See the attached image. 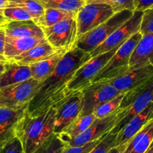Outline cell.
<instances>
[{
	"label": "cell",
	"mask_w": 153,
	"mask_h": 153,
	"mask_svg": "<svg viewBox=\"0 0 153 153\" xmlns=\"http://www.w3.org/2000/svg\"><path fill=\"white\" fill-rule=\"evenodd\" d=\"M91 59L90 53L77 48L69 50L54 71L41 83L28 107L29 116L42 114L67 98L66 88L69 81L76 70Z\"/></svg>",
	"instance_id": "obj_1"
},
{
	"label": "cell",
	"mask_w": 153,
	"mask_h": 153,
	"mask_svg": "<svg viewBox=\"0 0 153 153\" xmlns=\"http://www.w3.org/2000/svg\"><path fill=\"white\" fill-rule=\"evenodd\" d=\"M56 113L55 107L36 117H30L26 112L16 131L24 153H33L54 134Z\"/></svg>",
	"instance_id": "obj_2"
},
{
	"label": "cell",
	"mask_w": 153,
	"mask_h": 153,
	"mask_svg": "<svg viewBox=\"0 0 153 153\" xmlns=\"http://www.w3.org/2000/svg\"><path fill=\"white\" fill-rule=\"evenodd\" d=\"M153 102V78L126 93L119 108L117 122L112 129L118 133L125 126Z\"/></svg>",
	"instance_id": "obj_3"
},
{
	"label": "cell",
	"mask_w": 153,
	"mask_h": 153,
	"mask_svg": "<svg viewBox=\"0 0 153 153\" xmlns=\"http://www.w3.org/2000/svg\"><path fill=\"white\" fill-rule=\"evenodd\" d=\"M134 11L125 10L116 13L110 19L97 26L87 33L79 37L74 48L90 53L98 46L104 43L113 32L121 27L133 15Z\"/></svg>",
	"instance_id": "obj_4"
},
{
	"label": "cell",
	"mask_w": 153,
	"mask_h": 153,
	"mask_svg": "<svg viewBox=\"0 0 153 153\" xmlns=\"http://www.w3.org/2000/svg\"><path fill=\"white\" fill-rule=\"evenodd\" d=\"M142 36V34L138 32L126 41L100 71L92 83L111 80L127 73L129 69L131 56Z\"/></svg>",
	"instance_id": "obj_5"
},
{
	"label": "cell",
	"mask_w": 153,
	"mask_h": 153,
	"mask_svg": "<svg viewBox=\"0 0 153 153\" xmlns=\"http://www.w3.org/2000/svg\"><path fill=\"white\" fill-rule=\"evenodd\" d=\"M119 48H115L113 51L97 56L80 66L68 84L66 88V96L68 97L76 92H81L90 86L96 75L108 62Z\"/></svg>",
	"instance_id": "obj_6"
},
{
	"label": "cell",
	"mask_w": 153,
	"mask_h": 153,
	"mask_svg": "<svg viewBox=\"0 0 153 153\" xmlns=\"http://www.w3.org/2000/svg\"><path fill=\"white\" fill-rule=\"evenodd\" d=\"M41 83L32 77L23 83L0 89V107L13 109L28 107Z\"/></svg>",
	"instance_id": "obj_7"
},
{
	"label": "cell",
	"mask_w": 153,
	"mask_h": 153,
	"mask_svg": "<svg viewBox=\"0 0 153 153\" xmlns=\"http://www.w3.org/2000/svg\"><path fill=\"white\" fill-rule=\"evenodd\" d=\"M42 29L48 43L56 49H72L77 40L76 17L61 20L53 26Z\"/></svg>",
	"instance_id": "obj_8"
},
{
	"label": "cell",
	"mask_w": 153,
	"mask_h": 153,
	"mask_svg": "<svg viewBox=\"0 0 153 153\" xmlns=\"http://www.w3.org/2000/svg\"><path fill=\"white\" fill-rule=\"evenodd\" d=\"M116 13L108 5L86 3L76 15L77 38L105 22Z\"/></svg>",
	"instance_id": "obj_9"
},
{
	"label": "cell",
	"mask_w": 153,
	"mask_h": 153,
	"mask_svg": "<svg viewBox=\"0 0 153 153\" xmlns=\"http://www.w3.org/2000/svg\"><path fill=\"white\" fill-rule=\"evenodd\" d=\"M142 17L143 11H134L132 17L121 27L113 32L104 43L90 53L91 58L113 51L115 48H120L132 35L140 32Z\"/></svg>",
	"instance_id": "obj_10"
},
{
	"label": "cell",
	"mask_w": 153,
	"mask_h": 153,
	"mask_svg": "<svg viewBox=\"0 0 153 153\" xmlns=\"http://www.w3.org/2000/svg\"><path fill=\"white\" fill-rule=\"evenodd\" d=\"M81 92L83 102L80 117L92 114L97 107L121 93L107 80L92 83Z\"/></svg>",
	"instance_id": "obj_11"
},
{
	"label": "cell",
	"mask_w": 153,
	"mask_h": 153,
	"mask_svg": "<svg viewBox=\"0 0 153 153\" xmlns=\"http://www.w3.org/2000/svg\"><path fill=\"white\" fill-rule=\"evenodd\" d=\"M82 92H76L54 106L56 108L54 134H59L62 133L72 122L80 117L82 110Z\"/></svg>",
	"instance_id": "obj_12"
},
{
	"label": "cell",
	"mask_w": 153,
	"mask_h": 153,
	"mask_svg": "<svg viewBox=\"0 0 153 153\" xmlns=\"http://www.w3.org/2000/svg\"><path fill=\"white\" fill-rule=\"evenodd\" d=\"M119 110L102 119H95L82 134L70 140L66 144L71 146H80L103 137L114 128Z\"/></svg>",
	"instance_id": "obj_13"
},
{
	"label": "cell",
	"mask_w": 153,
	"mask_h": 153,
	"mask_svg": "<svg viewBox=\"0 0 153 153\" xmlns=\"http://www.w3.org/2000/svg\"><path fill=\"white\" fill-rule=\"evenodd\" d=\"M152 78H153V66L149 65L107 81L123 93L141 86Z\"/></svg>",
	"instance_id": "obj_14"
},
{
	"label": "cell",
	"mask_w": 153,
	"mask_h": 153,
	"mask_svg": "<svg viewBox=\"0 0 153 153\" xmlns=\"http://www.w3.org/2000/svg\"><path fill=\"white\" fill-rule=\"evenodd\" d=\"M28 107L8 108L0 107V141L7 142L16 137V131L21 122Z\"/></svg>",
	"instance_id": "obj_15"
},
{
	"label": "cell",
	"mask_w": 153,
	"mask_h": 153,
	"mask_svg": "<svg viewBox=\"0 0 153 153\" xmlns=\"http://www.w3.org/2000/svg\"><path fill=\"white\" fill-rule=\"evenodd\" d=\"M151 120H153V102L134 117L117 133L115 147L124 146L128 141L138 133Z\"/></svg>",
	"instance_id": "obj_16"
},
{
	"label": "cell",
	"mask_w": 153,
	"mask_h": 153,
	"mask_svg": "<svg viewBox=\"0 0 153 153\" xmlns=\"http://www.w3.org/2000/svg\"><path fill=\"white\" fill-rule=\"evenodd\" d=\"M150 65L153 66V32L143 35L129 62L128 71Z\"/></svg>",
	"instance_id": "obj_17"
},
{
	"label": "cell",
	"mask_w": 153,
	"mask_h": 153,
	"mask_svg": "<svg viewBox=\"0 0 153 153\" xmlns=\"http://www.w3.org/2000/svg\"><path fill=\"white\" fill-rule=\"evenodd\" d=\"M48 42L45 37H5L4 56L7 60L11 59L32 48Z\"/></svg>",
	"instance_id": "obj_18"
},
{
	"label": "cell",
	"mask_w": 153,
	"mask_h": 153,
	"mask_svg": "<svg viewBox=\"0 0 153 153\" xmlns=\"http://www.w3.org/2000/svg\"><path fill=\"white\" fill-rule=\"evenodd\" d=\"M30 78H32L30 66L7 60L5 64V70L0 76V89L23 83Z\"/></svg>",
	"instance_id": "obj_19"
},
{
	"label": "cell",
	"mask_w": 153,
	"mask_h": 153,
	"mask_svg": "<svg viewBox=\"0 0 153 153\" xmlns=\"http://www.w3.org/2000/svg\"><path fill=\"white\" fill-rule=\"evenodd\" d=\"M152 139L153 120H151L124 146L120 148L122 153H145Z\"/></svg>",
	"instance_id": "obj_20"
},
{
	"label": "cell",
	"mask_w": 153,
	"mask_h": 153,
	"mask_svg": "<svg viewBox=\"0 0 153 153\" xmlns=\"http://www.w3.org/2000/svg\"><path fill=\"white\" fill-rule=\"evenodd\" d=\"M5 35L11 38L20 37H45L43 30L33 20L8 21L2 26Z\"/></svg>",
	"instance_id": "obj_21"
},
{
	"label": "cell",
	"mask_w": 153,
	"mask_h": 153,
	"mask_svg": "<svg viewBox=\"0 0 153 153\" xmlns=\"http://www.w3.org/2000/svg\"><path fill=\"white\" fill-rule=\"evenodd\" d=\"M60 49H56L50 45L48 42H46V43L38 45L29 51L9 60L16 62L20 65H31L32 64L39 62L42 60L50 58L56 53Z\"/></svg>",
	"instance_id": "obj_22"
},
{
	"label": "cell",
	"mask_w": 153,
	"mask_h": 153,
	"mask_svg": "<svg viewBox=\"0 0 153 153\" xmlns=\"http://www.w3.org/2000/svg\"><path fill=\"white\" fill-rule=\"evenodd\" d=\"M68 51L69 50L67 49H60L56 53L50 58L29 65L32 78L41 83L45 81L54 71L60 60Z\"/></svg>",
	"instance_id": "obj_23"
},
{
	"label": "cell",
	"mask_w": 153,
	"mask_h": 153,
	"mask_svg": "<svg viewBox=\"0 0 153 153\" xmlns=\"http://www.w3.org/2000/svg\"><path fill=\"white\" fill-rule=\"evenodd\" d=\"M95 119L96 118L93 114L83 116V117H78L62 133L59 134V137L61 138L62 140L64 141L66 143L68 141L83 133L93 123Z\"/></svg>",
	"instance_id": "obj_24"
},
{
	"label": "cell",
	"mask_w": 153,
	"mask_h": 153,
	"mask_svg": "<svg viewBox=\"0 0 153 153\" xmlns=\"http://www.w3.org/2000/svg\"><path fill=\"white\" fill-rule=\"evenodd\" d=\"M76 15V13L67 12L54 8H45L43 15L38 18L33 19V20L41 28L49 27L61 20L71 17H75Z\"/></svg>",
	"instance_id": "obj_25"
},
{
	"label": "cell",
	"mask_w": 153,
	"mask_h": 153,
	"mask_svg": "<svg viewBox=\"0 0 153 153\" xmlns=\"http://www.w3.org/2000/svg\"><path fill=\"white\" fill-rule=\"evenodd\" d=\"M45 8H54L77 14L86 4V0H39Z\"/></svg>",
	"instance_id": "obj_26"
},
{
	"label": "cell",
	"mask_w": 153,
	"mask_h": 153,
	"mask_svg": "<svg viewBox=\"0 0 153 153\" xmlns=\"http://www.w3.org/2000/svg\"><path fill=\"white\" fill-rule=\"evenodd\" d=\"M8 7H20L27 11L33 19L42 17L45 8L39 0H8Z\"/></svg>",
	"instance_id": "obj_27"
},
{
	"label": "cell",
	"mask_w": 153,
	"mask_h": 153,
	"mask_svg": "<svg viewBox=\"0 0 153 153\" xmlns=\"http://www.w3.org/2000/svg\"><path fill=\"white\" fill-rule=\"evenodd\" d=\"M126 93V92L120 93V95L113 98V99L100 105L99 107H98L94 110L92 114L95 116L96 119H102L108 117L114 112L117 111L120 108V106Z\"/></svg>",
	"instance_id": "obj_28"
},
{
	"label": "cell",
	"mask_w": 153,
	"mask_h": 153,
	"mask_svg": "<svg viewBox=\"0 0 153 153\" xmlns=\"http://www.w3.org/2000/svg\"><path fill=\"white\" fill-rule=\"evenodd\" d=\"M67 144L56 134H53L33 153H62Z\"/></svg>",
	"instance_id": "obj_29"
},
{
	"label": "cell",
	"mask_w": 153,
	"mask_h": 153,
	"mask_svg": "<svg viewBox=\"0 0 153 153\" xmlns=\"http://www.w3.org/2000/svg\"><path fill=\"white\" fill-rule=\"evenodd\" d=\"M134 1L135 0H86V3H103L110 5L115 13L125 10L134 11Z\"/></svg>",
	"instance_id": "obj_30"
},
{
	"label": "cell",
	"mask_w": 153,
	"mask_h": 153,
	"mask_svg": "<svg viewBox=\"0 0 153 153\" xmlns=\"http://www.w3.org/2000/svg\"><path fill=\"white\" fill-rule=\"evenodd\" d=\"M117 134L112 131L104 135L99 143L91 150L89 153H108L111 149L115 147Z\"/></svg>",
	"instance_id": "obj_31"
},
{
	"label": "cell",
	"mask_w": 153,
	"mask_h": 153,
	"mask_svg": "<svg viewBox=\"0 0 153 153\" xmlns=\"http://www.w3.org/2000/svg\"><path fill=\"white\" fill-rule=\"evenodd\" d=\"M3 14L8 21H22L33 20L32 16L20 7H8L3 10Z\"/></svg>",
	"instance_id": "obj_32"
},
{
	"label": "cell",
	"mask_w": 153,
	"mask_h": 153,
	"mask_svg": "<svg viewBox=\"0 0 153 153\" xmlns=\"http://www.w3.org/2000/svg\"><path fill=\"white\" fill-rule=\"evenodd\" d=\"M140 32L143 35L153 32V7L143 12Z\"/></svg>",
	"instance_id": "obj_33"
},
{
	"label": "cell",
	"mask_w": 153,
	"mask_h": 153,
	"mask_svg": "<svg viewBox=\"0 0 153 153\" xmlns=\"http://www.w3.org/2000/svg\"><path fill=\"white\" fill-rule=\"evenodd\" d=\"M0 153H24V151L19 138L14 137L4 143Z\"/></svg>",
	"instance_id": "obj_34"
},
{
	"label": "cell",
	"mask_w": 153,
	"mask_h": 153,
	"mask_svg": "<svg viewBox=\"0 0 153 153\" xmlns=\"http://www.w3.org/2000/svg\"><path fill=\"white\" fill-rule=\"evenodd\" d=\"M101 139L102 137L83 146H71L66 145L62 153H89L91 150L101 141Z\"/></svg>",
	"instance_id": "obj_35"
},
{
	"label": "cell",
	"mask_w": 153,
	"mask_h": 153,
	"mask_svg": "<svg viewBox=\"0 0 153 153\" xmlns=\"http://www.w3.org/2000/svg\"><path fill=\"white\" fill-rule=\"evenodd\" d=\"M153 7V0H135L134 11H143Z\"/></svg>",
	"instance_id": "obj_36"
},
{
	"label": "cell",
	"mask_w": 153,
	"mask_h": 153,
	"mask_svg": "<svg viewBox=\"0 0 153 153\" xmlns=\"http://www.w3.org/2000/svg\"><path fill=\"white\" fill-rule=\"evenodd\" d=\"M5 29L2 26H0V55L4 56L5 53Z\"/></svg>",
	"instance_id": "obj_37"
},
{
	"label": "cell",
	"mask_w": 153,
	"mask_h": 153,
	"mask_svg": "<svg viewBox=\"0 0 153 153\" xmlns=\"http://www.w3.org/2000/svg\"><path fill=\"white\" fill-rule=\"evenodd\" d=\"M8 7V0H0V11H3Z\"/></svg>",
	"instance_id": "obj_38"
},
{
	"label": "cell",
	"mask_w": 153,
	"mask_h": 153,
	"mask_svg": "<svg viewBox=\"0 0 153 153\" xmlns=\"http://www.w3.org/2000/svg\"><path fill=\"white\" fill-rule=\"evenodd\" d=\"M8 22V20L5 18V17L3 14V11H0V23L2 25L5 24V23Z\"/></svg>",
	"instance_id": "obj_39"
},
{
	"label": "cell",
	"mask_w": 153,
	"mask_h": 153,
	"mask_svg": "<svg viewBox=\"0 0 153 153\" xmlns=\"http://www.w3.org/2000/svg\"><path fill=\"white\" fill-rule=\"evenodd\" d=\"M122 151L120 147H113V149L110 150L108 153H121Z\"/></svg>",
	"instance_id": "obj_40"
},
{
	"label": "cell",
	"mask_w": 153,
	"mask_h": 153,
	"mask_svg": "<svg viewBox=\"0 0 153 153\" xmlns=\"http://www.w3.org/2000/svg\"><path fill=\"white\" fill-rule=\"evenodd\" d=\"M6 62H0V76L3 73L4 70H5V64Z\"/></svg>",
	"instance_id": "obj_41"
},
{
	"label": "cell",
	"mask_w": 153,
	"mask_h": 153,
	"mask_svg": "<svg viewBox=\"0 0 153 153\" xmlns=\"http://www.w3.org/2000/svg\"><path fill=\"white\" fill-rule=\"evenodd\" d=\"M145 153H153V139L152 140L151 143H150L148 149L146 150V152Z\"/></svg>",
	"instance_id": "obj_42"
},
{
	"label": "cell",
	"mask_w": 153,
	"mask_h": 153,
	"mask_svg": "<svg viewBox=\"0 0 153 153\" xmlns=\"http://www.w3.org/2000/svg\"><path fill=\"white\" fill-rule=\"evenodd\" d=\"M6 61H7V59L5 58V56L0 55V62H6Z\"/></svg>",
	"instance_id": "obj_43"
},
{
	"label": "cell",
	"mask_w": 153,
	"mask_h": 153,
	"mask_svg": "<svg viewBox=\"0 0 153 153\" xmlns=\"http://www.w3.org/2000/svg\"><path fill=\"white\" fill-rule=\"evenodd\" d=\"M4 143H5V142H2V141H0V150H1L2 147L3 146Z\"/></svg>",
	"instance_id": "obj_44"
},
{
	"label": "cell",
	"mask_w": 153,
	"mask_h": 153,
	"mask_svg": "<svg viewBox=\"0 0 153 153\" xmlns=\"http://www.w3.org/2000/svg\"><path fill=\"white\" fill-rule=\"evenodd\" d=\"M3 26V25H2V24H1V23H0V26Z\"/></svg>",
	"instance_id": "obj_45"
}]
</instances>
